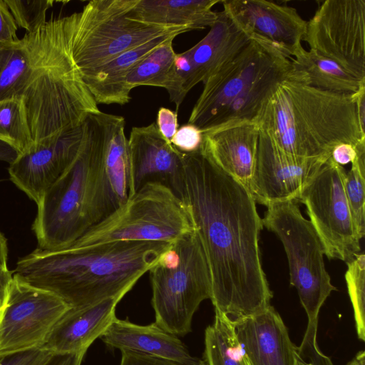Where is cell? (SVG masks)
<instances>
[{"mask_svg":"<svg viewBox=\"0 0 365 365\" xmlns=\"http://www.w3.org/2000/svg\"><path fill=\"white\" fill-rule=\"evenodd\" d=\"M70 308L55 294L13 274L0 315V355L42 347Z\"/></svg>","mask_w":365,"mask_h":365,"instance_id":"13","label":"cell"},{"mask_svg":"<svg viewBox=\"0 0 365 365\" xmlns=\"http://www.w3.org/2000/svg\"><path fill=\"white\" fill-rule=\"evenodd\" d=\"M17 29L18 26L5 0H0V43L18 41Z\"/></svg>","mask_w":365,"mask_h":365,"instance_id":"35","label":"cell"},{"mask_svg":"<svg viewBox=\"0 0 365 365\" xmlns=\"http://www.w3.org/2000/svg\"><path fill=\"white\" fill-rule=\"evenodd\" d=\"M293 74L290 58L251 40L203 83L187 123L204 132L231 122L255 121L279 84Z\"/></svg>","mask_w":365,"mask_h":365,"instance_id":"6","label":"cell"},{"mask_svg":"<svg viewBox=\"0 0 365 365\" xmlns=\"http://www.w3.org/2000/svg\"><path fill=\"white\" fill-rule=\"evenodd\" d=\"M86 351L70 354H53L45 365H81Z\"/></svg>","mask_w":365,"mask_h":365,"instance_id":"39","label":"cell"},{"mask_svg":"<svg viewBox=\"0 0 365 365\" xmlns=\"http://www.w3.org/2000/svg\"><path fill=\"white\" fill-rule=\"evenodd\" d=\"M215 320L205 331L203 361L205 365H245V352L239 342L232 320L215 310Z\"/></svg>","mask_w":365,"mask_h":365,"instance_id":"26","label":"cell"},{"mask_svg":"<svg viewBox=\"0 0 365 365\" xmlns=\"http://www.w3.org/2000/svg\"><path fill=\"white\" fill-rule=\"evenodd\" d=\"M31 53L26 38L0 43V101L19 95L28 80Z\"/></svg>","mask_w":365,"mask_h":365,"instance_id":"27","label":"cell"},{"mask_svg":"<svg viewBox=\"0 0 365 365\" xmlns=\"http://www.w3.org/2000/svg\"><path fill=\"white\" fill-rule=\"evenodd\" d=\"M294 71L302 81L314 88L333 93L354 94L365 86L335 62L312 50L302 49L291 59Z\"/></svg>","mask_w":365,"mask_h":365,"instance_id":"25","label":"cell"},{"mask_svg":"<svg viewBox=\"0 0 365 365\" xmlns=\"http://www.w3.org/2000/svg\"><path fill=\"white\" fill-rule=\"evenodd\" d=\"M357 155L356 146L343 143L336 145L331 152V159L339 165L351 163Z\"/></svg>","mask_w":365,"mask_h":365,"instance_id":"38","label":"cell"},{"mask_svg":"<svg viewBox=\"0 0 365 365\" xmlns=\"http://www.w3.org/2000/svg\"><path fill=\"white\" fill-rule=\"evenodd\" d=\"M357 155L346 173L345 192L357 235L365 233V141L356 145Z\"/></svg>","mask_w":365,"mask_h":365,"instance_id":"30","label":"cell"},{"mask_svg":"<svg viewBox=\"0 0 365 365\" xmlns=\"http://www.w3.org/2000/svg\"><path fill=\"white\" fill-rule=\"evenodd\" d=\"M346 365H365V352L359 351L355 356Z\"/></svg>","mask_w":365,"mask_h":365,"instance_id":"41","label":"cell"},{"mask_svg":"<svg viewBox=\"0 0 365 365\" xmlns=\"http://www.w3.org/2000/svg\"><path fill=\"white\" fill-rule=\"evenodd\" d=\"M0 141L18 154L34 145L22 100L17 96L0 101Z\"/></svg>","mask_w":365,"mask_h":365,"instance_id":"29","label":"cell"},{"mask_svg":"<svg viewBox=\"0 0 365 365\" xmlns=\"http://www.w3.org/2000/svg\"><path fill=\"white\" fill-rule=\"evenodd\" d=\"M221 0H138L136 19L151 24L187 26L190 30L211 27L217 19L212 8Z\"/></svg>","mask_w":365,"mask_h":365,"instance_id":"24","label":"cell"},{"mask_svg":"<svg viewBox=\"0 0 365 365\" xmlns=\"http://www.w3.org/2000/svg\"><path fill=\"white\" fill-rule=\"evenodd\" d=\"M194 230L182 200L162 184L148 183L69 247L116 241L171 243Z\"/></svg>","mask_w":365,"mask_h":365,"instance_id":"9","label":"cell"},{"mask_svg":"<svg viewBox=\"0 0 365 365\" xmlns=\"http://www.w3.org/2000/svg\"><path fill=\"white\" fill-rule=\"evenodd\" d=\"M259 134L255 121L225 123L202 132L200 151L250 193Z\"/></svg>","mask_w":365,"mask_h":365,"instance_id":"18","label":"cell"},{"mask_svg":"<svg viewBox=\"0 0 365 365\" xmlns=\"http://www.w3.org/2000/svg\"><path fill=\"white\" fill-rule=\"evenodd\" d=\"M120 365H181L178 363L137 353L128 350H122Z\"/></svg>","mask_w":365,"mask_h":365,"instance_id":"37","label":"cell"},{"mask_svg":"<svg viewBox=\"0 0 365 365\" xmlns=\"http://www.w3.org/2000/svg\"><path fill=\"white\" fill-rule=\"evenodd\" d=\"M296 359L299 364V365H309L304 361H302V360L299 359L297 356H296Z\"/></svg>","mask_w":365,"mask_h":365,"instance_id":"42","label":"cell"},{"mask_svg":"<svg viewBox=\"0 0 365 365\" xmlns=\"http://www.w3.org/2000/svg\"><path fill=\"white\" fill-rule=\"evenodd\" d=\"M296 365H299V364H298V362H297V359H296Z\"/></svg>","mask_w":365,"mask_h":365,"instance_id":"44","label":"cell"},{"mask_svg":"<svg viewBox=\"0 0 365 365\" xmlns=\"http://www.w3.org/2000/svg\"><path fill=\"white\" fill-rule=\"evenodd\" d=\"M232 322L251 365H296L295 346L273 307Z\"/></svg>","mask_w":365,"mask_h":365,"instance_id":"19","label":"cell"},{"mask_svg":"<svg viewBox=\"0 0 365 365\" xmlns=\"http://www.w3.org/2000/svg\"><path fill=\"white\" fill-rule=\"evenodd\" d=\"M267 207L263 226L282 242L288 259L290 284L296 288L307 316V328L317 329L321 307L336 289L325 269L322 242L295 201L273 203Z\"/></svg>","mask_w":365,"mask_h":365,"instance_id":"10","label":"cell"},{"mask_svg":"<svg viewBox=\"0 0 365 365\" xmlns=\"http://www.w3.org/2000/svg\"><path fill=\"white\" fill-rule=\"evenodd\" d=\"M18 27L26 33L36 31L46 22L47 11L52 0H5Z\"/></svg>","mask_w":365,"mask_h":365,"instance_id":"32","label":"cell"},{"mask_svg":"<svg viewBox=\"0 0 365 365\" xmlns=\"http://www.w3.org/2000/svg\"><path fill=\"white\" fill-rule=\"evenodd\" d=\"M304 41L360 81H365V0H326L307 21Z\"/></svg>","mask_w":365,"mask_h":365,"instance_id":"12","label":"cell"},{"mask_svg":"<svg viewBox=\"0 0 365 365\" xmlns=\"http://www.w3.org/2000/svg\"><path fill=\"white\" fill-rule=\"evenodd\" d=\"M244 361L245 365H251L250 361L248 360L245 354L244 355Z\"/></svg>","mask_w":365,"mask_h":365,"instance_id":"43","label":"cell"},{"mask_svg":"<svg viewBox=\"0 0 365 365\" xmlns=\"http://www.w3.org/2000/svg\"><path fill=\"white\" fill-rule=\"evenodd\" d=\"M13 279L12 271L7 264H0V309H3L7 298L9 285Z\"/></svg>","mask_w":365,"mask_h":365,"instance_id":"40","label":"cell"},{"mask_svg":"<svg viewBox=\"0 0 365 365\" xmlns=\"http://www.w3.org/2000/svg\"><path fill=\"white\" fill-rule=\"evenodd\" d=\"M176 36L167 39L140 61L129 72L126 84L128 90L140 86L165 89L175 57L173 42Z\"/></svg>","mask_w":365,"mask_h":365,"instance_id":"28","label":"cell"},{"mask_svg":"<svg viewBox=\"0 0 365 365\" xmlns=\"http://www.w3.org/2000/svg\"><path fill=\"white\" fill-rule=\"evenodd\" d=\"M1 311H2V309H0V315H1Z\"/></svg>","mask_w":365,"mask_h":365,"instance_id":"45","label":"cell"},{"mask_svg":"<svg viewBox=\"0 0 365 365\" xmlns=\"http://www.w3.org/2000/svg\"><path fill=\"white\" fill-rule=\"evenodd\" d=\"M329 158L289 155L259 130L250 194L256 202L265 206L298 200L305 186Z\"/></svg>","mask_w":365,"mask_h":365,"instance_id":"14","label":"cell"},{"mask_svg":"<svg viewBox=\"0 0 365 365\" xmlns=\"http://www.w3.org/2000/svg\"><path fill=\"white\" fill-rule=\"evenodd\" d=\"M169 245L116 241L55 250L37 247L18 260L12 273L71 307H82L123 297Z\"/></svg>","mask_w":365,"mask_h":365,"instance_id":"2","label":"cell"},{"mask_svg":"<svg viewBox=\"0 0 365 365\" xmlns=\"http://www.w3.org/2000/svg\"><path fill=\"white\" fill-rule=\"evenodd\" d=\"M148 272L155 323L175 336L187 334L200 304L212 296L210 271L196 231L170 243Z\"/></svg>","mask_w":365,"mask_h":365,"instance_id":"8","label":"cell"},{"mask_svg":"<svg viewBox=\"0 0 365 365\" xmlns=\"http://www.w3.org/2000/svg\"><path fill=\"white\" fill-rule=\"evenodd\" d=\"M294 71V70H293ZM356 93L321 90L294 71L279 84L255 122L283 152L300 158L330 156L338 145L365 141Z\"/></svg>","mask_w":365,"mask_h":365,"instance_id":"3","label":"cell"},{"mask_svg":"<svg viewBox=\"0 0 365 365\" xmlns=\"http://www.w3.org/2000/svg\"><path fill=\"white\" fill-rule=\"evenodd\" d=\"M250 41L223 11L217 12L207 35L185 51L191 66L188 90L200 82L204 83Z\"/></svg>","mask_w":365,"mask_h":365,"instance_id":"22","label":"cell"},{"mask_svg":"<svg viewBox=\"0 0 365 365\" xmlns=\"http://www.w3.org/2000/svg\"><path fill=\"white\" fill-rule=\"evenodd\" d=\"M53 355L40 347L0 355V365H45Z\"/></svg>","mask_w":365,"mask_h":365,"instance_id":"34","label":"cell"},{"mask_svg":"<svg viewBox=\"0 0 365 365\" xmlns=\"http://www.w3.org/2000/svg\"><path fill=\"white\" fill-rule=\"evenodd\" d=\"M178 33L168 34L127 50L105 64L82 74L96 102L125 105L130 100L126 79L132 68L148 54Z\"/></svg>","mask_w":365,"mask_h":365,"instance_id":"23","label":"cell"},{"mask_svg":"<svg viewBox=\"0 0 365 365\" xmlns=\"http://www.w3.org/2000/svg\"><path fill=\"white\" fill-rule=\"evenodd\" d=\"M128 141L132 195L145 185L155 182L180 197L183 155L160 134L156 124L133 127Z\"/></svg>","mask_w":365,"mask_h":365,"instance_id":"17","label":"cell"},{"mask_svg":"<svg viewBox=\"0 0 365 365\" xmlns=\"http://www.w3.org/2000/svg\"><path fill=\"white\" fill-rule=\"evenodd\" d=\"M83 136V123L34 144L10 163L11 181L37 204L76 158Z\"/></svg>","mask_w":365,"mask_h":365,"instance_id":"16","label":"cell"},{"mask_svg":"<svg viewBox=\"0 0 365 365\" xmlns=\"http://www.w3.org/2000/svg\"><path fill=\"white\" fill-rule=\"evenodd\" d=\"M122 299L115 297L71 307L55 324L42 348L53 354L86 352L117 318L115 308Z\"/></svg>","mask_w":365,"mask_h":365,"instance_id":"20","label":"cell"},{"mask_svg":"<svg viewBox=\"0 0 365 365\" xmlns=\"http://www.w3.org/2000/svg\"><path fill=\"white\" fill-rule=\"evenodd\" d=\"M103 114L86 118L78 154L36 204L32 230L39 249L68 247L120 206L105 170Z\"/></svg>","mask_w":365,"mask_h":365,"instance_id":"4","label":"cell"},{"mask_svg":"<svg viewBox=\"0 0 365 365\" xmlns=\"http://www.w3.org/2000/svg\"><path fill=\"white\" fill-rule=\"evenodd\" d=\"M26 36L32 62L17 97L36 144L81 125L100 109L72 58L63 18L51 19Z\"/></svg>","mask_w":365,"mask_h":365,"instance_id":"5","label":"cell"},{"mask_svg":"<svg viewBox=\"0 0 365 365\" xmlns=\"http://www.w3.org/2000/svg\"><path fill=\"white\" fill-rule=\"evenodd\" d=\"M182 155L180 197L207 258L215 310L232 320L257 314L270 306L272 293L260 261L264 226L256 202L200 150Z\"/></svg>","mask_w":365,"mask_h":365,"instance_id":"1","label":"cell"},{"mask_svg":"<svg viewBox=\"0 0 365 365\" xmlns=\"http://www.w3.org/2000/svg\"><path fill=\"white\" fill-rule=\"evenodd\" d=\"M224 13L251 40L292 59L304 47L307 21L292 6L266 0H223Z\"/></svg>","mask_w":365,"mask_h":365,"instance_id":"15","label":"cell"},{"mask_svg":"<svg viewBox=\"0 0 365 365\" xmlns=\"http://www.w3.org/2000/svg\"><path fill=\"white\" fill-rule=\"evenodd\" d=\"M346 175L343 166L329 158L305 186L298 200L306 206L325 255L348 262L360 252L361 240L345 192Z\"/></svg>","mask_w":365,"mask_h":365,"instance_id":"11","label":"cell"},{"mask_svg":"<svg viewBox=\"0 0 365 365\" xmlns=\"http://www.w3.org/2000/svg\"><path fill=\"white\" fill-rule=\"evenodd\" d=\"M100 339L109 349L132 351L181 365H205L202 359L190 353L178 336L155 322L139 325L116 318Z\"/></svg>","mask_w":365,"mask_h":365,"instance_id":"21","label":"cell"},{"mask_svg":"<svg viewBox=\"0 0 365 365\" xmlns=\"http://www.w3.org/2000/svg\"><path fill=\"white\" fill-rule=\"evenodd\" d=\"M138 0H93L80 12L63 17L72 58L81 75L120 53L187 26L151 24L136 19Z\"/></svg>","mask_w":365,"mask_h":365,"instance_id":"7","label":"cell"},{"mask_svg":"<svg viewBox=\"0 0 365 365\" xmlns=\"http://www.w3.org/2000/svg\"><path fill=\"white\" fill-rule=\"evenodd\" d=\"M155 124L160 134L170 143L178 128V113L165 107L160 108Z\"/></svg>","mask_w":365,"mask_h":365,"instance_id":"36","label":"cell"},{"mask_svg":"<svg viewBox=\"0 0 365 365\" xmlns=\"http://www.w3.org/2000/svg\"><path fill=\"white\" fill-rule=\"evenodd\" d=\"M347 263L345 274L358 338L365 341V256L357 254Z\"/></svg>","mask_w":365,"mask_h":365,"instance_id":"31","label":"cell"},{"mask_svg":"<svg viewBox=\"0 0 365 365\" xmlns=\"http://www.w3.org/2000/svg\"><path fill=\"white\" fill-rule=\"evenodd\" d=\"M202 143V130L190 123L180 126L170 140V143L182 154L200 151Z\"/></svg>","mask_w":365,"mask_h":365,"instance_id":"33","label":"cell"}]
</instances>
